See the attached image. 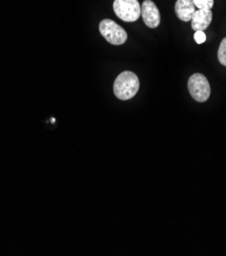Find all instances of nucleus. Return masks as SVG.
I'll list each match as a JSON object with an SVG mask.
<instances>
[{
  "mask_svg": "<svg viewBox=\"0 0 226 256\" xmlns=\"http://www.w3.org/2000/svg\"><path fill=\"white\" fill-rule=\"evenodd\" d=\"M99 30L110 44L121 45L128 40V34L125 30L112 20L105 18L101 20L99 24Z\"/></svg>",
  "mask_w": 226,
  "mask_h": 256,
  "instance_id": "nucleus-2",
  "label": "nucleus"
},
{
  "mask_svg": "<svg viewBox=\"0 0 226 256\" xmlns=\"http://www.w3.org/2000/svg\"><path fill=\"white\" fill-rule=\"evenodd\" d=\"M193 2L199 10H212L214 6V0H193Z\"/></svg>",
  "mask_w": 226,
  "mask_h": 256,
  "instance_id": "nucleus-9",
  "label": "nucleus"
},
{
  "mask_svg": "<svg viewBox=\"0 0 226 256\" xmlns=\"http://www.w3.org/2000/svg\"><path fill=\"white\" fill-rule=\"evenodd\" d=\"M193 0H178L175 2V14L178 18L184 22L192 20V18L196 12Z\"/></svg>",
  "mask_w": 226,
  "mask_h": 256,
  "instance_id": "nucleus-7",
  "label": "nucleus"
},
{
  "mask_svg": "<svg viewBox=\"0 0 226 256\" xmlns=\"http://www.w3.org/2000/svg\"><path fill=\"white\" fill-rule=\"evenodd\" d=\"M113 10L120 20L128 22H136L141 16V6L138 0H115Z\"/></svg>",
  "mask_w": 226,
  "mask_h": 256,
  "instance_id": "nucleus-4",
  "label": "nucleus"
},
{
  "mask_svg": "<svg viewBox=\"0 0 226 256\" xmlns=\"http://www.w3.org/2000/svg\"><path fill=\"white\" fill-rule=\"evenodd\" d=\"M141 16L149 28H157L160 24L161 16L158 8L151 0H145L141 6Z\"/></svg>",
  "mask_w": 226,
  "mask_h": 256,
  "instance_id": "nucleus-5",
  "label": "nucleus"
},
{
  "mask_svg": "<svg viewBox=\"0 0 226 256\" xmlns=\"http://www.w3.org/2000/svg\"><path fill=\"white\" fill-rule=\"evenodd\" d=\"M218 60L222 66H226V37L220 43L218 49Z\"/></svg>",
  "mask_w": 226,
  "mask_h": 256,
  "instance_id": "nucleus-8",
  "label": "nucleus"
},
{
  "mask_svg": "<svg viewBox=\"0 0 226 256\" xmlns=\"http://www.w3.org/2000/svg\"><path fill=\"white\" fill-rule=\"evenodd\" d=\"M194 38L198 44H202L206 41V34L204 33V31H196Z\"/></svg>",
  "mask_w": 226,
  "mask_h": 256,
  "instance_id": "nucleus-10",
  "label": "nucleus"
},
{
  "mask_svg": "<svg viewBox=\"0 0 226 256\" xmlns=\"http://www.w3.org/2000/svg\"><path fill=\"white\" fill-rule=\"evenodd\" d=\"M188 88L191 96L198 102L207 101L211 94L210 84L202 74H192L188 82Z\"/></svg>",
  "mask_w": 226,
  "mask_h": 256,
  "instance_id": "nucleus-3",
  "label": "nucleus"
},
{
  "mask_svg": "<svg viewBox=\"0 0 226 256\" xmlns=\"http://www.w3.org/2000/svg\"><path fill=\"white\" fill-rule=\"evenodd\" d=\"M140 81L138 76L130 70H125L117 76L113 85L115 96L120 100L132 99L139 91Z\"/></svg>",
  "mask_w": 226,
  "mask_h": 256,
  "instance_id": "nucleus-1",
  "label": "nucleus"
},
{
  "mask_svg": "<svg viewBox=\"0 0 226 256\" xmlns=\"http://www.w3.org/2000/svg\"><path fill=\"white\" fill-rule=\"evenodd\" d=\"M211 10H198L192 18V28L195 31H205L212 22Z\"/></svg>",
  "mask_w": 226,
  "mask_h": 256,
  "instance_id": "nucleus-6",
  "label": "nucleus"
}]
</instances>
